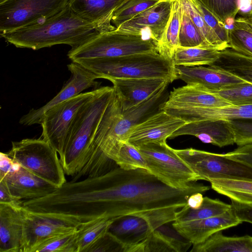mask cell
I'll list each match as a JSON object with an SVG mask.
<instances>
[{
  "label": "cell",
  "instance_id": "cell-4",
  "mask_svg": "<svg viewBox=\"0 0 252 252\" xmlns=\"http://www.w3.org/2000/svg\"><path fill=\"white\" fill-rule=\"evenodd\" d=\"M114 94L113 87L97 88L95 95L79 112L60 158L67 175L75 176L88 161L98 130Z\"/></svg>",
  "mask_w": 252,
  "mask_h": 252
},
{
  "label": "cell",
  "instance_id": "cell-14",
  "mask_svg": "<svg viewBox=\"0 0 252 252\" xmlns=\"http://www.w3.org/2000/svg\"><path fill=\"white\" fill-rule=\"evenodd\" d=\"M172 0H160L116 29L126 33L141 35L156 44L163 34L171 11Z\"/></svg>",
  "mask_w": 252,
  "mask_h": 252
},
{
  "label": "cell",
  "instance_id": "cell-32",
  "mask_svg": "<svg viewBox=\"0 0 252 252\" xmlns=\"http://www.w3.org/2000/svg\"><path fill=\"white\" fill-rule=\"evenodd\" d=\"M115 219H98L82 223L76 230L73 252H86L100 236L109 230Z\"/></svg>",
  "mask_w": 252,
  "mask_h": 252
},
{
  "label": "cell",
  "instance_id": "cell-42",
  "mask_svg": "<svg viewBox=\"0 0 252 252\" xmlns=\"http://www.w3.org/2000/svg\"><path fill=\"white\" fill-rule=\"evenodd\" d=\"M191 0L207 25L216 34L219 40L221 43H228V29H226V26L221 23L198 0Z\"/></svg>",
  "mask_w": 252,
  "mask_h": 252
},
{
  "label": "cell",
  "instance_id": "cell-23",
  "mask_svg": "<svg viewBox=\"0 0 252 252\" xmlns=\"http://www.w3.org/2000/svg\"><path fill=\"white\" fill-rule=\"evenodd\" d=\"M229 102L210 90L198 85L187 84L174 88L162 110L169 108L217 107L230 105Z\"/></svg>",
  "mask_w": 252,
  "mask_h": 252
},
{
  "label": "cell",
  "instance_id": "cell-28",
  "mask_svg": "<svg viewBox=\"0 0 252 252\" xmlns=\"http://www.w3.org/2000/svg\"><path fill=\"white\" fill-rule=\"evenodd\" d=\"M191 252H252V237H229L218 231L204 242L192 245Z\"/></svg>",
  "mask_w": 252,
  "mask_h": 252
},
{
  "label": "cell",
  "instance_id": "cell-52",
  "mask_svg": "<svg viewBox=\"0 0 252 252\" xmlns=\"http://www.w3.org/2000/svg\"></svg>",
  "mask_w": 252,
  "mask_h": 252
},
{
  "label": "cell",
  "instance_id": "cell-10",
  "mask_svg": "<svg viewBox=\"0 0 252 252\" xmlns=\"http://www.w3.org/2000/svg\"><path fill=\"white\" fill-rule=\"evenodd\" d=\"M97 89L82 93L48 110L43 115L40 124V138L47 142L63 156L64 146L76 118L82 107L95 95Z\"/></svg>",
  "mask_w": 252,
  "mask_h": 252
},
{
  "label": "cell",
  "instance_id": "cell-12",
  "mask_svg": "<svg viewBox=\"0 0 252 252\" xmlns=\"http://www.w3.org/2000/svg\"><path fill=\"white\" fill-rule=\"evenodd\" d=\"M80 225L53 215L32 211L24 206L23 252H34L45 242L75 230Z\"/></svg>",
  "mask_w": 252,
  "mask_h": 252
},
{
  "label": "cell",
  "instance_id": "cell-19",
  "mask_svg": "<svg viewBox=\"0 0 252 252\" xmlns=\"http://www.w3.org/2000/svg\"><path fill=\"white\" fill-rule=\"evenodd\" d=\"M125 111L142 103L164 85L170 82L161 78H115L109 80Z\"/></svg>",
  "mask_w": 252,
  "mask_h": 252
},
{
  "label": "cell",
  "instance_id": "cell-31",
  "mask_svg": "<svg viewBox=\"0 0 252 252\" xmlns=\"http://www.w3.org/2000/svg\"><path fill=\"white\" fill-rule=\"evenodd\" d=\"M208 182L213 190L231 200L252 205V181L215 178Z\"/></svg>",
  "mask_w": 252,
  "mask_h": 252
},
{
  "label": "cell",
  "instance_id": "cell-46",
  "mask_svg": "<svg viewBox=\"0 0 252 252\" xmlns=\"http://www.w3.org/2000/svg\"><path fill=\"white\" fill-rule=\"evenodd\" d=\"M231 205L236 216L241 221L252 224V205L238 203L232 200Z\"/></svg>",
  "mask_w": 252,
  "mask_h": 252
},
{
  "label": "cell",
  "instance_id": "cell-47",
  "mask_svg": "<svg viewBox=\"0 0 252 252\" xmlns=\"http://www.w3.org/2000/svg\"><path fill=\"white\" fill-rule=\"evenodd\" d=\"M21 165L6 153H0V179L7 174L18 169Z\"/></svg>",
  "mask_w": 252,
  "mask_h": 252
},
{
  "label": "cell",
  "instance_id": "cell-22",
  "mask_svg": "<svg viewBox=\"0 0 252 252\" xmlns=\"http://www.w3.org/2000/svg\"><path fill=\"white\" fill-rule=\"evenodd\" d=\"M14 197L22 200L34 199L52 193L56 187L21 166L0 179Z\"/></svg>",
  "mask_w": 252,
  "mask_h": 252
},
{
  "label": "cell",
  "instance_id": "cell-36",
  "mask_svg": "<svg viewBox=\"0 0 252 252\" xmlns=\"http://www.w3.org/2000/svg\"><path fill=\"white\" fill-rule=\"evenodd\" d=\"M181 3V21L179 34V46L195 47L208 45L205 41L189 14Z\"/></svg>",
  "mask_w": 252,
  "mask_h": 252
},
{
  "label": "cell",
  "instance_id": "cell-2",
  "mask_svg": "<svg viewBox=\"0 0 252 252\" xmlns=\"http://www.w3.org/2000/svg\"><path fill=\"white\" fill-rule=\"evenodd\" d=\"M98 32L92 24L78 17L67 4L59 13L42 22L0 35L16 47L37 50L58 44L75 48Z\"/></svg>",
  "mask_w": 252,
  "mask_h": 252
},
{
  "label": "cell",
  "instance_id": "cell-33",
  "mask_svg": "<svg viewBox=\"0 0 252 252\" xmlns=\"http://www.w3.org/2000/svg\"><path fill=\"white\" fill-rule=\"evenodd\" d=\"M229 48L252 57V20L248 16L235 19L228 29Z\"/></svg>",
  "mask_w": 252,
  "mask_h": 252
},
{
  "label": "cell",
  "instance_id": "cell-3",
  "mask_svg": "<svg viewBox=\"0 0 252 252\" xmlns=\"http://www.w3.org/2000/svg\"><path fill=\"white\" fill-rule=\"evenodd\" d=\"M167 83L148 99L129 109L123 111L110 128L96 137L92 153L86 165L91 170L103 173L117 165L115 158L130 130L154 114L161 111L168 98Z\"/></svg>",
  "mask_w": 252,
  "mask_h": 252
},
{
  "label": "cell",
  "instance_id": "cell-39",
  "mask_svg": "<svg viewBox=\"0 0 252 252\" xmlns=\"http://www.w3.org/2000/svg\"><path fill=\"white\" fill-rule=\"evenodd\" d=\"M160 0H128L115 12L112 23L116 29L157 3Z\"/></svg>",
  "mask_w": 252,
  "mask_h": 252
},
{
  "label": "cell",
  "instance_id": "cell-49",
  "mask_svg": "<svg viewBox=\"0 0 252 252\" xmlns=\"http://www.w3.org/2000/svg\"><path fill=\"white\" fill-rule=\"evenodd\" d=\"M203 199V193L200 192L194 193L189 197L187 205L190 208L196 209L201 206Z\"/></svg>",
  "mask_w": 252,
  "mask_h": 252
},
{
  "label": "cell",
  "instance_id": "cell-20",
  "mask_svg": "<svg viewBox=\"0 0 252 252\" xmlns=\"http://www.w3.org/2000/svg\"><path fill=\"white\" fill-rule=\"evenodd\" d=\"M175 70L177 79L182 80L187 84L198 85L209 90H217L247 83L229 72L211 65H175Z\"/></svg>",
  "mask_w": 252,
  "mask_h": 252
},
{
  "label": "cell",
  "instance_id": "cell-21",
  "mask_svg": "<svg viewBox=\"0 0 252 252\" xmlns=\"http://www.w3.org/2000/svg\"><path fill=\"white\" fill-rule=\"evenodd\" d=\"M24 206L0 203V252H23Z\"/></svg>",
  "mask_w": 252,
  "mask_h": 252
},
{
  "label": "cell",
  "instance_id": "cell-43",
  "mask_svg": "<svg viewBox=\"0 0 252 252\" xmlns=\"http://www.w3.org/2000/svg\"><path fill=\"white\" fill-rule=\"evenodd\" d=\"M125 244L109 230L91 245L86 252H125Z\"/></svg>",
  "mask_w": 252,
  "mask_h": 252
},
{
  "label": "cell",
  "instance_id": "cell-25",
  "mask_svg": "<svg viewBox=\"0 0 252 252\" xmlns=\"http://www.w3.org/2000/svg\"><path fill=\"white\" fill-rule=\"evenodd\" d=\"M109 231L125 244V252H142L143 242L152 230L144 219L126 216L116 219Z\"/></svg>",
  "mask_w": 252,
  "mask_h": 252
},
{
  "label": "cell",
  "instance_id": "cell-51",
  "mask_svg": "<svg viewBox=\"0 0 252 252\" xmlns=\"http://www.w3.org/2000/svg\"><path fill=\"white\" fill-rule=\"evenodd\" d=\"M6 0H0V4L6 1Z\"/></svg>",
  "mask_w": 252,
  "mask_h": 252
},
{
  "label": "cell",
  "instance_id": "cell-11",
  "mask_svg": "<svg viewBox=\"0 0 252 252\" xmlns=\"http://www.w3.org/2000/svg\"><path fill=\"white\" fill-rule=\"evenodd\" d=\"M69 0H7L0 4V33L42 22L63 9Z\"/></svg>",
  "mask_w": 252,
  "mask_h": 252
},
{
  "label": "cell",
  "instance_id": "cell-17",
  "mask_svg": "<svg viewBox=\"0 0 252 252\" xmlns=\"http://www.w3.org/2000/svg\"><path fill=\"white\" fill-rule=\"evenodd\" d=\"M185 135L194 136L204 143L220 148L235 144V136L230 120H206L187 123L169 139Z\"/></svg>",
  "mask_w": 252,
  "mask_h": 252
},
{
  "label": "cell",
  "instance_id": "cell-27",
  "mask_svg": "<svg viewBox=\"0 0 252 252\" xmlns=\"http://www.w3.org/2000/svg\"><path fill=\"white\" fill-rule=\"evenodd\" d=\"M228 48H229L228 45H204L190 47L179 46L175 51L172 61L175 65H210L218 58L221 50Z\"/></svg>",
  "mask_w": 252,
  "mask_h": 252
},
{
  "label": "cell",
  "instance_id": "cell-44",
  "mask_svg": "<svg viewBox=\"0 0 252 252\" xmlns=\"http://www.w3.org/2000/svg\"><path fill=\"white\" fill-rule=\"evenodd\" d=\"M234 136L235 144L240 146L252 143V119L230 120Z\"/></svg>",
  "mask_w": 252,
  "mask_h": 252
},
{
  "label": "cell",
  "instance_id": "cell-48",
  "mask_svg": "<svg viewBox=\"0 0 252 252\" xmlns=\"http://www.w3.org/2000/svg\"><path fill=\"white\" fill-rule=\"evenodd\" d=\"M23 201L12 195L4 183L0 182V203L23 205Z\"/></svg>",
  "mask_w": 252,
  "mask_h": 252
},
{
  "label": "cell",
  "instance_id": "cell-26",
  "mask_svg": "<svg viewBox=\"0 0 252 252\" xmlns=\"http://www.w3.org/2000/svg\"><path fill=\"white\" fill-rule=\"evenodd\" d=\"M191 246L174 228L164 224L149 233L144 241L143 252H185Z\"/></svg>",
  "mask_w": 252,
  "mask_h": 252
},
{
  "label": "cell",
  "instance_id": "cell-40",
  "mask_svg": "<svg viewBox=\"0 0 252 252\" xmlns=\"http://www.w3.org/2000/svg\"><path fill=\"white\" fill-rule=\"evenodd\" d=\"M181 1L207 44L229 46L228 43H223L219 40L216 34L207 25L191 0H181Z\"/></svg>",
  "mask_w": 252,
  "mask_h": 252
},
{
  "label": "cell",
  "instance_id": "cell-6",
  "mask_svg": "<svg viewBox=\"0 0 252 252\" xmlns=\"http://www.w3.org/2000/svg\"><path fill=\"white\" fill-rule=\"evenodd\" d=\"M157 52L154 42L141 35L114 30L98 32L67 54L72 62Z\"/></svg>",
  "mask_w": 252,
  "mask_h": 252
},
{
  "label": "cell",
  "instance_id": "cell-13",
  "mask_svg": "<svg viewBox=\"0 0 252 252\" xmlns=\"http://www.w3.org/2000/svg\"><path fill=\"white\" fill-rule=\"evenodd\" d=\"M71 76L61 91L44 105L37 108H32L20 119L19 123L24 126L40 124L44 113L56 105L65 101L83 92L89 88L97 86L99 83L97 75L80 63L71 62L67 65Z\"/></svg>",
  "mask_w": 252,
  "mask_h": 252
},
{
  "label": "cell",
  "instance_id": "cell-1",
  "mask_svg": "<svg viewBox=\"0 0 252 252\" xmlns=\"http://www.w3.org/2000/svg\"><path fill=\"white\" fill-rule=\"evenodd\" d=\"M210 189L194 182L187 189H175L148 170L117 166L96 177L93 195L99 218L137 216L145 220L153 230L176 220L190 195L203 194Z\"/></svg>",
  "mask_w": 252,
  "mask_h": 252
},
{
  "label": "cell",
  "instance_id": "cell-35",
  "mask_svg": "<svg viewBox=\"0 0 252 252\" xmlns=\"http://www.w3.org/2000/svg\"><path fill=\"white\" fill-rule=\"evenodd\" d=\"M221 23L229 25L237 14L246 6H250L252 0H198Z\"/></svg>",
  "mask_w": 252,
  "mask_h": 252
},
{
  "label": "cell",
  "instance_id": "cell-29",
  "mask_svg": "<svg viewBox=\"0 0 252 252\" xmlns=\"http://www.w3.org/2000/svg\"><path fill=\"white\" fill-rule=\"evenodd\" d=\"M210 65L252 84V57L228 48L221 50L218 58Z\"/></svg>",
  "mask_w": 252,
  "mask_h": 252
},
{
  "label": "cell",
  "instance_id": "cell-41",
  "mask_svg": "<svg viewBox=\"0 0 252 252\" xmlns=\"http://www.w3.org/2000/svg\"><path fill=\"white\" fill-rule=\"evenodd\" d=\"M76 230L48 240L37 248L34 252H73V241Z\"/></svg>",
  "mask_w": 252,
  "mask_h": 252
},
{
  "label": "cell",
  "instance_id": "cell-37",
  "mask_svg": "<svg viewBox=\"0 0 252 252\" xmlns=\"http://www.w3.org/2000/svg\"><path fill=\"white\" fill-rule=\"evenodd\" d=\"M115 162L118 166L126 170L137 168L148 170L143 155L136 147L126 141L122 142Z\"/></svg>",
  "mask_w": 252,
  "mask_h": 252
},
{
  "label": "cell",
  "instance_id": "cell-9",
  "mask_svg": "<svg viewBox=\"0 0 252 252\" xmlns=\"http://www.w3.org/2000/svg\"><path fill=\"white\" fill-rule=\"evenodd\" d=\"M175 151L201 180L227 178L252 181V166L224 154L193 148Z\"/></svg>",
  "mask_w": 252,
  "mask_h": 252
},
{
  "label": "cell",
  "instance_id": "cell-16",
  "mask_svg": "<svg viewBox=\"0 0 252 252\" xmlns=\"http://www.w3.org/2000/svg\"><path fill=\"white\" fill-rule=\"evenodd\" d=\"M242 222L231 208L223 214L184 222L173 221L172 227L192 245L201 243L215 233Z\"/></svg>",
  "mask_w": 252,
  "mask_h": 252
},
{
  "label": "cell",
  "instance_id": "cell-7",
  "mask_svg": "<svg viewBox=\"0 0 252 252\" xmlns=\"http://www.w3.org/2000/svg\"><path fill=\"white\" fill-rule=\"evenodd\" d=\"M6 154L22 167L57 188L67 182L58 153L41 138L13 141Z\"/></svg>",
  "mask_w": 252,
  "mask_h": 252
},
{
  "label": "cell",
  "instance_id": "cell-45",
  "mask_svg": "<svg viewBox=\"0 0 252 252\" xmlns=\"http://www.w3.org/2000/svg\"><path fill=\"white\" fill-rule=\"evenodd\" d=\"M231 158L237 159L252 166V143L240 146L224 154Z\"/></svg>",
  "mask_w": 252,
  "mask_h": 252
},
{
  "label": "cell",
  "instance_id": "cell-18",
  "mask_svg": "<svg viewBox=\"0 0 252 252\" xmlns=\"http://www.w3.org/2000/svg\"><path fill=\"white\" fill-rule=\"evenodd\" d=\"M128 0H69L68 5L78 17L92 24L98 32L116 29L112 17Z\"/></svg>",
  "mask_w": 252,
  "mask_h": 252
},
{
  "label": "cell",
  "instance_id": "cell-34",
  "mask_svg": "<svg viewBox=\"0 0 252 252\" xmlns=\"http://www.w3.org/2000/svg\"><path fill=\"white\" fill-rule=\"evenodd\" d=\"M231 208V205L218 199L204 197L201 206L196 209L186 205L181 210L174 221L184 222L191 220L205 219L224 214Z\"/></svg>",
  "mask_w": 252,
  "mask_h": 252
},
{
  "label": "cell",
  "instance_id": "cell-8",
  "mask_svg": "<svg viewBox=\"0 0 252 252\" xmlns=\"http://www.w3.org/2000/svg\"><path fill=\"white\" fill-rule=\"evenodd\" d=\"M136 148L145 158L148 170L172 188L185 189L201 180L166 142L150 143Z\"/></svg>",
  "mask_w": 252,
  "mask_h": 252
},
{
  "label": "cell",
  "instance_id": "cell-38",
  "mask_svg": "<svg viewBox=\"0 0 252 252\" xmlns=\"http://www.w3.org/2000/svg\"><path fill=\"white\" fill-rule=\"evenodd\" d=\"M209 90L217 94L232 105H252V84L250 83L231 85L217 90Z\"/></svg>",
  "mask_w": 252,
  "mask_h": 252
},
{
  "label": "cell",
  "instance_id": "cell-24",
  "mask_svg": "<svg viewBox=\"0 0 252 252\" xmlns=\"http://www.w3.org/2000/svg\"><path fill=\"white\" fill-rule=\"evenodd\" d=\"M162 110L187 123L206 120L252 119V105L169 108Z\"/></svg>",
  "mask_w": 252,
  "mask_h": 252
},
{
  "label": "cell",
  "instance_id": "cell-50",
  "mask_svg": "<svg viewBox=\"0 0 252 252\" xmlns=\"http://www.w3.org/2000/svg\"><path fill=\"white\" fill-rule=\"evenodd\" d=\"M106 127L108 129L109 128L107 126H101L99 128V129H100L101 127ZM80 175L81 176H83V177H89V176H84V175H83V174H82V173H81V171L80 172ZM90 177H92V176H90ZM93 177H94V176H93Z\"/></svg>",
  "mask_w": 252,
  "mask_h": 252
},
{
  "label": "cell",
  "instance_id": "cell-15",
  "mask_svg": "<svg viewBox=\"0 0 252 252\" xmlns=\"http://www.w3.org/2000/svg\"><path fill=\"white\" fill-rule=\"evenodd\" d=\"M186 123L161 110L132 127L126 141L136 147L150 143L166 142L167 139Z\"/></svg>",
  "mask_w": 252,
  "mask_h": 252
},
{
  "label": "cell",
  "instance_id": "cell-30",
  "mask_svg": "<svg viewBox=\"0 0 252 252\" xmlns=\"http://www.w3.org/2000/svg\"><path fill=\"white\" fill-rule=\"evenodd\" d=\"M180 0H172L170 16L165 30L156 46L158 53L171 60L179 46V34L181 21Z\"/></svg>",
  "mask_w": 252,
  "mask_h": 252
},
{
  "label": "cell",
  "instance_id": "cell-5",
  "mask_svg": "<svg viewBox=\"0 0 252 252\" xmlns=\"http://www.w3.org/2000/svg\"><path fill=\"white\" fill-rule=\"evenodd\" d=\"M77 63L93 72L98 79L161 78L170 83L177 79L175 65L172 61L157 52Z\"/></svg>",
  "mask_w": 252,
  "mask_h": 252
}]
</instances>
